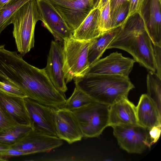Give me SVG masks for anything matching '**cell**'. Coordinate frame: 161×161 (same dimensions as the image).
I'll use <instances>...</instances> for the list:
<instances>
[{
	"mask_svg": "<svg viewBox=\"0 0 161 161\" xmlns=\"http://www.w3.org/2000/svg\"><path fill=\"white\" fill-rule=\"evenodd\" d=\"M117 48L131 54L135 62L156 72L153 45L138 13L129 16L107 49Z\"/></svg>",
	"mask_w": 161,
	"mask_h": 161,
	"instance_id": "obj_1",
	"label": "cell"
},
{
	"mask_svg": "<svg viewBox=\"0 0 161 161\" xmlns=\"http://www.w3.org/2000/svg\"><path fill=\"white\" fill-rule=\"evenodd\" d=\"M74 80L76 87L109 106L135 87L129 77L118 75L86 74Z\"/></svg>",
	"mask_w": 161,
	"mask_h": 161,
	"instance_id": "obj_2",
	"label": "cell"
},
{
	"mask_svg": "<svg viewBox=\"0 0 161 161\" xmlns=\"http://www.w3.org/2000/svg\"><path fill=\"white\" fill-rule=\"evenodd\" d=\"M40 20L36 0H30L20 7L14 14L13 36L17 48L23 56L34 45V31L36 22Z\"/></svg>",
	"mask_w": 161,
	"mask_h": 161,
	"instance_id": "obj_3",
	"label": "cell"
},
{
	"mask_svg": "<svg viewBox=\"0 0 161 161\" xmlns=\"http://www.w3.org/2000/svg\"><path fill=\"white\" fill-rule=\"evenodd\" d=\"M91 40H78L73 36L64 40L63 70L66 83L87 72L90 67L88 53Z\"/></svg>",
	"mask_w": 161,
	"mask_h": 161,
	"instance_id": "obj_4",
	"label": "cell"
},
{
	"mask_svg": "<svg viewBox=\"0 0 161 161\" xmlns=\"http://www.w3.org/2000/svg\"><path fill=\"white\" fill-rule=\"evenodd\" d=\"M109 106L95 101L76 109L73 112L83 137H97L108 126Z\"/></svg>",
	"mask_w": 161,
	"mask_h": 161,
	"instance_id": "obj_5",
	"label": "cell"
},
{
	"mask_svg": "<svg viewBox=\"0 0 161 161\" xmlns=\"http://www.w3.org/2000/svg\"><path fill=\"white\" fill-rule=\"evenodd\" d=\"M118 144L128 153H142L151 146L148 130L139 125L112 127Z\"/></svg>",
	"mask_w": 161,
	"mask_h": 161,
	"instance_id": "obj_6",
	"label": "cell"
},
{
	"mask_svg": "<svg viewBox=\"0 0 161 161\" xmlns=\"http://www.w3.org/2000/svg\"><path fill=\"white\" fill-rule=\"evenodd\" d=\"M73 32L94 8V0H49Z\"/></svg>",
	"mask_w": 161,
	"mask_h": 161,
	"instance_id": "obj_7",
	"label": "cell"
},
{
	"mask_svg": "<svg viewBox=\"0 0 161 161\" xmlns=\"http://www.w3.org/2000/svg\"><path fill=\"white\" fill-rule=\"evenodd\" d=\"M57 136L70 144L80 141L83 134L73 111L61 107L51 108Z\"/></svg>",
	"mask_w": 161,
	"mask_h": 161,
	"instance_id": "obj_8",
	"label": "cell"
},
{
	"mask_svg": "<svg viewBox=\"0 0 161 161\" xmlns=\"http://www.w3.org/2000/svg\"><path fill=\"white\" fill-rule=\"evenodd\" d=\"M63 144L62 140L57 136L33 129L10 147L23 151L28 155L48 152Z\"/></svg>",
	"mask_w": 161,
	"mask_h": 161,
	"instance_id": "obj_9",
	"label": "cell"
},
{
	"mask_svg": "<svg viewBox=\"0 0 161 161\" xmlns=\"http://www.w3.org/2000/svg\"><path fill=\"white\" fill-rule=\"evenodd\" d=\"M40 18L45 26L57 39L64 41L73 36L72 32L49 0H36Z\"/></svg>",
	"mask_w": 161,
	"mask_h": 161,
	"instance_id": "obj_10",
	"label": "cell"
},
{
	"mask_svg": "<svg viewBox=\"0 0 161 161\" xmlns=\"http://www.w3.org/2000/svg\"><path fill=\"white\" fill-rule=\"evenodd\" d=\"M135 62L134 59L124 57L116 51L90 65L86 74L118 75L128 77Z\"/></svg>",
	"mask_w": 161,
	"mask_h": 161,
	"instance_id": "obj_11",
	"label": "cell"
},
{
	"mask_svg": "<svg viewBox=\"0 0 161 161\" xmlns=\"http://www.w3.org/2000/svg\"><path fill=\"white\" fill-rule=\"evenodd\" d=\"M161 0H143L139 13L153 45L161 47Z\"/></svg>",
	"mask_w": 161,
	"mask_h": 161,
	"instance_id": "obj_12",
	"label": "cell"
},
{
	"mask_svg": "<svg viewBox=\"0 0 161 161\" xmlns=\"http://www.w3.org/2000/svg\"><path fill=\"white\" fill-rule=\"evenodd\" d=\"M24 99L32 128L42 133L57 136L51 108L28 97Z\"/></svg>",
	"mask_w": 161,
	"mask_h": 161,
	"instance_id": "obj_13",
	"label": "cell"
},
{
	"mask_svg": "<svg viewBox=\"0 0 161 161\" xmlns=\"http://www.w3.org/2000/svg\"><path fill=\"white\" fill-rule=\"evenodd\" d=\"M63 49L60 42L57 40L51 42L45 69L55 87L64 93L68 88L63 70Z\"/></svg>",
	"mask_w": 161,
	"mask_h": 161,
	"instance_id": "obj_14",
	"label": "cell"
},
{
	"mask_svg": "<svg viewBox=\"0 0 161 161\" xmlns=\"http://www.w3.org/2000/svg\"><path fill=\"white\" fill-rule=\"evenodd\" d=\"M139 125L136 107L128 98L123 97L109 106L108 126Z\"/></svg>",
	"mask_w": 161,
	"mask_h": 161,
	"instance_id": "obj_15",
	"label": "cell"
},
{
	"mask_svg": "<svg viewBox=\"0 0 161 161\" xmlns=\"http://www.w3.org/2000/svg\"><path fill=\"white\" fill-rule=\"evenodd\" d=\"M136 107L139 125L149 129L154 126L161 125V111L147 94L141 96Z\"/></svg>",
	"mask_w": 161,
	"mask_h": 161,
	"instance_id": "obj_16",
	"label": "cell"
},
{
	"mask_svg": "<svg viewBox=\"0 0 161 161\" xmlns=\"http://www.w3.org/2000/svg\"><path fill=\"white\" fill-rule=\"evenodd\" d=\"M24 98L0 92V103L13 119L18 124L30 125Z\"/></svg>",
	"mask_w": 161,
	"mask_h": 161,
	"instance_id": "obj_17",
	"label": "cell"
},
{
	"mask_svg": "<svg viewBox=\"0 0 161 161\" xmlns=\"http://www.w3.org/2000/svg\"><path fill=\"white\" fill-rule=\"evenodd\" d=\"M100 10L94 8L78 28L73 33L74 38L80 40L89 41L102 33L99 26Z\"/></svg>",
	"mask_w": 161,
	"mask_h": 161,
	"instance_id": "obj_18",
	"label": "cell"
},
{
	"mask_svg": "<svg viewBox=\"0 0 161 161\" xmlns=\"http://www.w3.org/2000/svg\"><path fill=\"white\" fill-rule=\"evenodd\" d=\"M120 29L121 26L112 28L92 40L88 53L90 66L99 59Z\"/></svg>",
	"mask_w": 161,
	"mask_h": 161,
	"instance_id": "obj_19",
	"label": "cell"
},
{
	"mask_svg": "<svg viewBox=\"0 0 161 161\" xmlns=\"http://www.w3.org/2000/svg\"><path fill=\"white\" fill-rule=\"evenodd\" d=\"M147 94L161 111V77L156 72L149 71L147 75Z\"/></svg>",
	"mask_w": 161,
	"mask_h": 161,
	"instance_id": "obj_20",
	"label": "cell"
},
{
	"mask_svg": "<svg viewBox=\"0 0 161 161\" xmlns=\"http://www.w3.org/2000/svg\"><path fill=\"white\" fill-rule=\"evenodd\" d=\"M95 101H96L86 93L75 86L71 96L61 107L73 111Z\"/></svg>",
	"mask_w": 161,
	"mask_h": 161,
	"instance_id": "obj_21",
	"label": "cell"
},
{
	"mask_svg": "<svg viewBox=\"0 0 161 161\" xmlns=\"http://www.w3.org/2000/svg\"><path fill=\"white\" fill-rule=\"evenodd\" d=\"M33 129L30 125H17L6 130L0 132V142L11 145Z\"/></svg>",
	"mask_w": 161,
	"mask_h": 161,
	"instance_id": "obj_22",
	"label": "cell"
},
{
	"mask_svg": "<svg viewBox=\"0 0 161 161\" xmlns=\"http://www.w3.org/2000/svg\"><path fill=\"white\" fill-rule=\"evenodd\" d=\"M30 0H12L0 9V35L9 24L14 14L22 5Z\"/></svg>",
	"mask_w": 161,
	"mask_h": 161,
	"instance_id": "obj_23",
	"label": "cell"
},
{
	"mask_svg": "<svg viewBox=\"0 0 161 161\" xmlns=\"http://www.w3.org/2000/svg\"><path fill=\"white\" fill-rule=\"evenodd\" d=\"M100 10L99 25L100 29L103 33L112 29L109 1Z\"/></svg>",
	"mask_w": 161,
	"mask_h": 161,
	"instance_id": "obj_24",
	"label": "cell"
},
{
	"mask_svg": "<svg viewBox=\"0 0 161 161\" xmlns=\"http://www.w3.org/2000/svg\"><path fill=\"white\" fill-rule=\"evenodd\" d=\"M129 8V1L121 4L111 18L112 28L121 25L128 15Z\"/></svg>",
	"mask_w": 161,
	"mask_h": 161,
	"instance_id": "obj_25",
	"label": "cell"
},
{
	"mask_svg": "<svg viewBox=\"0 0 161 161\" xmlns=\"http://www.w3.org/2000/svg\"><path fill=\"white\" fill-rule=\"evenodd\" d=\"M18 125L0 103V132L6 130Z\"/></svg>",
	"mask_w": 161,
	"mask_h": 161,
	"instance_id": "obj_26",
	"label": "cell"
},
{
	"mask_svg": "<svg viewBox=\"0 0 161 161\" xmlns=\"http://www.w3.org/2000/svg\"><path fill=\"white\" fill-rule=\"evenodd\" d=\"M0 92L11 96L27 97L24 93L16 86L2 81H0Z\"/></svg>",
	"mask_w": 161,
	"mask_h": 161,
	"instance_id": "obj_27",
	"label": "cell"
},
{
	"mask_svg": "<svg viewBox=\"0 0 161 161\" xmlns=\"http://www.w3.org/2000/svg\"><path fill=\"white\" fill-rule=\"evenodd\" d=\"M156 73L161 77V47L153 45Z\"/></svg>",
	"mask_w": 161,
	"mask_h": 161,
	"instance_id": "obj_28",
	"label": "cell"
},
{
	"mask_svg": "<svg viewBox=\"0 0 161 161\" xmlns=\"http://www.w3.org/2000/svg\"><path fill=\"white\" fill-rule=\"evenodd\" d=\"M143 0H129V12L126 17L122 24L127 19L129 16L135 13H139Z\"/></svg>",
	"mask_w": 161,
	"mask_h": 161,
	"instance_id": "obj_29",
	"label": "cell"
},
{
	"mask_svg": "<svg viewBox=\"0 0 161 161\" xmlns=\"http://www.w3.org/2000/svg\"><path fill=\"white\" fill-rule=\"evenodd\" d=\"M148 130V133L151 145L159 139L161 132V125L154 126Z\"/></svg>",
	"mask_w": 161,
	"mask_h": 161,
	"instance_id": "obj_30",
	"label": "cell"
},
{
	"mask_svg": "<svg viewBox=\"0 0 161 161\" xmlns=\"http://www.w3.org/2000/svg\"><path fill=\"white\" fill-rule=\"evenodd\" d=\"M129 0H109L111 19L121 4Z\"/></svg>",
	"mask_w": 161,
	"mask_h": 161,
	"instance_id": "obj_31",
	"label": "cell"
},
{
	"mask_svg": "<svg viewBox=\"0 0 161 161\" xmlns=\"http://www.w3.org/2000/svg\"><path fill=\"white\" fill-rule=\"evenodd\" d=\"M10 147V145L0 142V161H5L3 157L4 154Z\"/></svg>",
	"mask_w": 161,
	"mask_h": 161,
	"instance_id": "obj_32",
	"label": "cell"
},
{
	"mask_svg": "<svg viewBox=\"0 0 161 161\" xmlns=\"http://www.w3.org/2000/svg\"><path fill=\"white\" fill-rule=\"evenodd\" d=\"M109 1V0H96L94 3V8H97L100 10Z\"/></svg>",
	"mask_w": 161,
	"mask_h": 161,
	"instance_id": "obj_33",
	"label": "cell"
},
{
	"mask_svg": "<svg viewBox=\"0 0 161 161\" xmlns=\"http://www.w3.org/2000/svg\"><path fill=\"white\" fill-rule=\"evenodd\" d=\"M12 0H0V9L6 6Z\"/></svg>",
	"mask_w": 161,
	"mask_h": 161,
	"instance_id": "obj_34",
	"label": "cell"
},
{
	"mask_svg": "<svg viewBox=\"0 0 161 161\" xmlns=\"http://www.w3.org/2000/svg\"></svg>",
	"mask_w": 161,
	"mask_h": 161,
	"instance_id": "obj_35",
	"label": "cell"
}]
</instances>
